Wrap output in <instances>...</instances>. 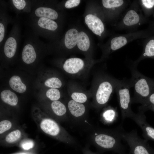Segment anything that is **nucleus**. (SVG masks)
Instances as JSON below:
<instances>
[{"instance_id": "nucleus-3", "label": "nucleus", "mask_w": 154, "mask_h": 154, "mask_svg": "<svg viewBox=\"0 0 154 154\" xmlns=\"http://www.w3.org/2000/svg\"><path fill=\"white\" fill-rule=\"evenodd\" d=\"M145 17L137 0H134L124 13L115 25L118 30H126L129 32L137 31V29L146 22Z\"/></svg>"}, {"instance_id": "nucleus-16", "label": "nucleus", "mask_w": 154, "mask_h": 154, "mask_svg": "<svg viewBox=\"0 0 154 154\" xmlns=\"http://www.w3.org/2000/svg\"><path fill=\"white\" fill-rule=\"evenodd\" d=\"M147 58L154 59V37L145 41L141 55L133 62L132 64L137 66L141 61Z\"/></svg>"}, {"instance_id": "nucleus-14", "label": "nucleus", "mask_w": 154, "mask_h": 154, "mask_svg": "<svg viewBox=\"0 0 154 154\" xmlns=\"http://www.w3.org/2000/svg\"><path fill=\"white\" fill-rule=\"evenodd\" d=\"M85 21L88 28L95 34L101 37L104 33L105 28L102 19L97 16L92 14L87 15Z\"/></svg>"}, {"instance_id": "nucleus-7", "label": "nucleus", "mask_w": 154, "mask_h": 154, "mask_svg": "<svg viewBox=\"0 0 154 154\" xmlns=\"http://www.w3.org/2000/svg\"><path fill=\"white\" fill-rule=\"evenodd\" d=\"M149 34L148 31L144 30L115 35L110 40L108 48L105 52V56H107L133 41L147 38Z\"/></svg>"}, {"instance_id": "nucleus-32", "label": "nucleus", "mask_w": 154, "mask_h": 154, "mask_svg": "<svg viewBox=\"0 0 154 154\" xmlns=\"http://www.w3.org/2000/svg\"><path fill=\"white\" fill-rule=\"evenodd\" d=\"M80 2V0H68L65 2L64 6L66 8L70 9L78 6Z\"/></svg>"}, {"instance_id": "nucleus-18", "label": "nucleus", "mask_w": 154, "mask_h": 154, "mask_svg": "<svg viewBox=\"0 0 154 154\" xmlns=\"http://www.w3.org/2000/svg\"><path fill=\"white\" fill-rule=\"evenodd\" d=\"M78 31L75 29H71L66 33L64 38L65 46L68 49L74 48L77 43L79 35Z\"/></svg>"}, {"instance_id": "nucleus-13", "label": "nucleus", "mask_w": 154, "mask_h": 154, "mask_svg": "<svg viewBox=\"0 0 154 154\" xmlns=\"http://www.w3.org/2000/svg\"><path fill=\"white\" fill-rule=\"evenodd\" d=\"M7 5L4 1H0V45H1L6 37L8 24L12 21L7 11Z\"/></svg>"}, {"instance_id": "nucleus-31", "label": "nucleus", "mask_w": 154, "mask_h": 154, "mask_svg": "<svg viewBox=\"0 0 154 154\" xmlns=\"http://www.w3.org/2000/svg\"><path fill=\"white\" fill-rule=\"evenodd\" d=\"M35 143L32 139L24 138L20 142V147L25 150H29L32 149L34 146Z\"/></svg>"}, {"instance_id": "nucleus-26", "label": "nucleus", "mask_w": 154, "mask_h": 154, "mask_svg": "<svg viewBox=\"0 0 154 154\" xmlns=\"http://www.w3.org/2000/svg\"><path fill=\"white\" fill-rule=\"evenodd\" d=\"M141 9L145 16L149 15L154 8V0H137Z\"/></svg>"}, {"instance_id": "nucleus-25", "label": "nucleus", "mask_w": 154, "mask_h": 154, "mask_svg": "<svg viewBox=\"0 0 154 154\" xmlns=\"http://www.w3.org/2000/svg\"><path fill=\"white\" fill-rule=\"evenodd\" d=\"M77 46L79 49L86 51L89 49L90 46V41L87 34L83 31L79 33L77 42Z\"/></svg>"}, {"instance_id": "nucleus-34", "label": "nucleus", "mask_w": 154, "mask_h": 154, "mask_svg": "<svg viewBox=\"0 0 154 154\" xmlns=\"http://www.w3.org/2000/svg\"><path fill=\"white\" fill-rule=\"evenodd\" d=\"M150 151L153 154H154V151H153L152 149H151V148L150 147Z\"/></svg>"}, {"instance_id": "nucleus-29", "label": "nucleus", "mask_w": 154, "mask_h": 154, "mask_svg": "<svg viewBox=\"0 0 154 154\" xmlns=\"http://www.w3.org/2000/svg\"><path fill=\"white\" fill-rule=\"evenodd\" d=\"M47 97L52 101L58 100L61 97L60 91L57 88H50L46 93Z\"/></svg>"}, {"instance_id": "nucleus-30", "label": "nucleus", "mask_w": 154, "mask_h": 154, "mask_svg": "<svg viewBox=\"0 0 154 154\" xmlns=\"http://www.w3.org/2000/svg\"><path fill=\"white\" fill-rule=\"evenodd\" d=\"M13 126V123L10 120L4 119L0 122V136L3 135V134L9 131Z\"/></svg>"}, {"instance_id": "nucleus-23", "label": "nucleus", "mask_w": 154, "mask_h": 154, "mask_svg": "<svg viewBox=\"0 0 154 154\" xmlns=\"http://www.w3.org/2000/svg\"><path fill=\"white\" fill-rule=\"evenodd\" d=\"M116 108L108 107L104 110L102 117L104 121L107 123H112L115 121L118 117Z\"/></svg>"}, {"instance_id": "nucleus-27", "label": "nucleus", "mask_w": 154, "mask_h": 154, "mask_svg": "<svg viewBox=\"0 0 154 154\" xmlns=\"http://www.w3.org/2000/svg\"><path fill=\"white\" fill-rule=\"evenodd\" d=\"M148 110L154 112V90L144 103L139 107V111L145 112Z\"/></svg>"}, {"instance_id": "nucleus-4", "label": "nucleus", "mask_w": 154, "mask_h": 154, "mask_svg": "<svg viewBox=\"0 0 154 154\" xmlns=\"http://www.w3.org/2000/svg\"><path fill=\"white\" fill-rule=\"evenodd\" d=\"M32 116L38 127L43 133L60 141H66V132L55 120L38 109L33 111Z\"/></svg>"}, {"instance_id": "nucleus-10", "label": "nucleus", "mask_w": 154, "mask_h": 154, "mask_svg": "<svg viewBox=\"0 0 154 154\" xmlns=\"http://www.w3.org/2000/svg\"><path fill=\"white\" fill-rule=\"evenodd\" d=\"M62 67L64 71L70 75L80 77L88 74L91 67L87 66L84 61L81 58H72L65 61Z\"/></svg>"}, {"instance_id": "nucleus-8", "label": "nucleus", "mask_w": 154, "mask_h": 154, "mask_svg": "<svg viewBox=\"0 0 154 154\" xmlns=\"http://www.w3.org/2000/svg\"><path fill=\"white\" fill-rule=\"evenodd\" d=\"M9 35L0 46L3 53L7 59L13 58L15 56L19 44L21 37V29L18 21H14Z\"/></svg>"}, {"instance_id": "nucleus-21", "label": "nucleus", "mask_w": 154, "mask_h": 154, "mask_svg": "<svg viewBox=\"0 0 154 154\" xmlns=\"http://www.w3.org/2000/svg\"><path fill=\"white\" fill-rule=\"evenodd\" d=\"M0 96L3 102L11 106H15L18 104V99L17 96L9 90L3 91L1 93Z\"/></svg>"}, {"instance_id": "nucleus-28", "label": "nucleus", "mask_w": 154, "mask_h": 154, "mask_svg": "<svg viewBox=\"0 0 154 154\" xmlns=\"http://www.w3.org/2000/svg\"><path fill=\"white\" fill-rule=\"evenodd\" d=\"M45 85L50 88H61L62 83L61 80L56 77H52L46 79L44 82Z\"/></svg>"}, {"instance_id": "nucleus-17", "label": "nucleus", "mask_w": 154, "mask_h": 154, "mask_svg": "<svg viewBox=\"0 0 154 154\" xmlns=\"http://www.w3.org/2000/svg\"><path fill=\"white\" fill-rule=\"evenodd\" d=\"M12 7L17 13H31L33 6V1L12 0L9 1Z\"/></svg>"}, {"instance_id": "nucleus-15", "label": "nucleus", "mask_w": 154, "mask_h": 154, "mask_svg": "<svg viewBox=\"0 0 154 154\" xmlns=\"http://www.w3.org/2000/svg\"><path fill=\"white\" fill-rule=\"evenodd\" d=\"M24 137V131L21 129H16L4 135L1 138L0 142L7 145H13L19 142Z\"/></svg>"}, {"instance_id": "nucleus-2", "label": "nucleus", "mask_w": 154, "mask_h": 154, "mask_svg": "<svg viewBox=\"0 0 154 154\" xmlns=\"http://www.w3.org/2000/svg\"><path fill=\"white\" fill-rule=\"evenodd\" d=\"M137 66L132 65L131 77L130 79L134 89L132 103L143 104L154 90V79L145 76L137 69Z\"/></svg>"}, {"instance_id": "nucleus-6", "label": "nucleus", "mask_w": 154, "mask_h": 154, "mask_svg": "<svg viewBox=\"0 0 154 154\" xmlns=\"http://www.w3.org/2000/svg\"><path fill=\"white\" fill-rule=\"evenodd\" d=\"M125 131L120 124L116 128L108 132H101L95 136L94 140L97 145L105 149H119L122 146V134Z\"/></svg>"}, {"instance_id": "nucleus-19", "label": "nucleus", "mask_w": 154, "mask_h": 154, "mask_svg": "<svg viewBox=\"0 0 154 154\" xmlns=\"http://www.w3.org/2000/svg\"><path fill=\"white\" fill-rule=\"evenodd\" d=\"M70 86L69 93L71 99L75 101L84 104L86 102L88 99L87 93L84 91L78 88L74 85Z\"/></svg>"}, {"instance_id": "nucleus-22", "label": "nucleus", "mask_w": 154, "mask_h": 154, "mask_svg": "<svg viewBox=\"0 0 154 154\" xmlns=\"http://www.w3.org/2000/svg\"><path fill=\"white\" fill-rule=\"evenodd\" d=\"M9 83L11 88L17 92L22 93L26 90V86L23 83L20 77L18 76L14 75L12 76Z\"/></svg>"}, {"instance_id": "nucleus-5", "label": "nucleus", "mask_w": 154, "mask_h": 154, "mask_svg": "<svg viewBox=\"0 0 154 154\" xmlns=\"http://www.w3.org/2000/svg\"><path fill=\"white\" fill-rule=\"evenodd\" d=\"M132 87L130 79L118 80L115 91L117 94L118 102L121 113L122 121L127 118H129L133 112L131 108L132 103L130 92Z\"/></svg>"}, {"instance_id": "nucleus-20", "label": "nucleus", "mask_w": 154, "mask_h": 154, "mask_svg": "<svg viewBox=\"0 0 154 154\" xmlns=\"http://www.w3.org/2000/svg\"><path fill=\"white\" fill-rule=\"evenodd\" d=\"M67 106L70 113L75 117L82 116L86 112V108L83 104L76 102L72 99L68 102Z\"/></svg>"}, {"instance_id": "nucleus-9", "label": "nucleus", "mask_w": 154, "mask_h": 154, "mask_svg": "<svg viewBox=\"0 0 154 154\" xmlns=\"http://www.w3.org/2000/svg\"><path fill=\"white\" fill-rule=\"evenodd\" d=\"M29 25L36 35L48 38L50 32L58 28L57 23L54 20L45 17L30 18Z\"/></svg>"}, {"instance_id": "nucleus-1", "label": "nucleus", "mask_w": 154, "mask_h": 154, "mask_svg": "<svg viewBox=\"0 0 154 154\" xmlns=\"http://www.w3.org/2000/svg\"><path fill=\"white\" fill-rule=\"evenodd\" d=\"M118 80L104 74L97 77L94 83L92 93L97 108H100L106 105L115 91Z\"/></svg>"}, {"instance_id": "nucleus-11", "label": "nucleus", "mask_w": 154, "mask_h": 154, "mask_svg": "<svg viewBox=\"0 0 154 154\" xmlns=\"http://www.w3.org/2000/svg\"><path fill=\"white\" fill-rule=\"evenodd\" d=\"M102 2L104 8L110 11V17L115 21L116 25L131 1L126 0H102Z\"/></svg>"}, {"instance_id": "nucleus-12", "label": "nucleus", "mask_w": 154, "mask_h": 154, "mask_svg": "<svg viewBox=\"0 0 154 154\" xmlns=\"http://www.w3.org/2000/svg\"><path fill=\"white\" fill-rule=\"evenodd\" d=\"M144 112L139 111L137 113L134 112L130 117L141 129L145 139L154 141V128L147 122Z\"/></svg>"}, {"instance_id": "nucleus-24", "label": "nucleus", "mask_w": 154, "mask_h": 154, "mask_svg": "<svg viewBox=\"0 0 154 154\" xmlns=\"http://www.w3.org/2000/svg\"><path fill=\"white\" fill-rule=\"evenodd\" d=\"M50 106L52 112L57 116H62L66 113L67 108L66 106L58 100L52 101Z\"/></svg>"}, {"instance_id": "nucleus-33", "label": "nucleus", "mask_w": 154, "mask_h": 154, "mask_svg": "<svg viewBox=\"0 0 154 154\" xmlns=\"http://www.w3.org/2000/svg\"><path fill=\"white\" fill-rule=\"evenodd\" d=\"M10 154H35L33 153L29 152H21L15 153H12Z\"/></svg>"}]
</instances>
